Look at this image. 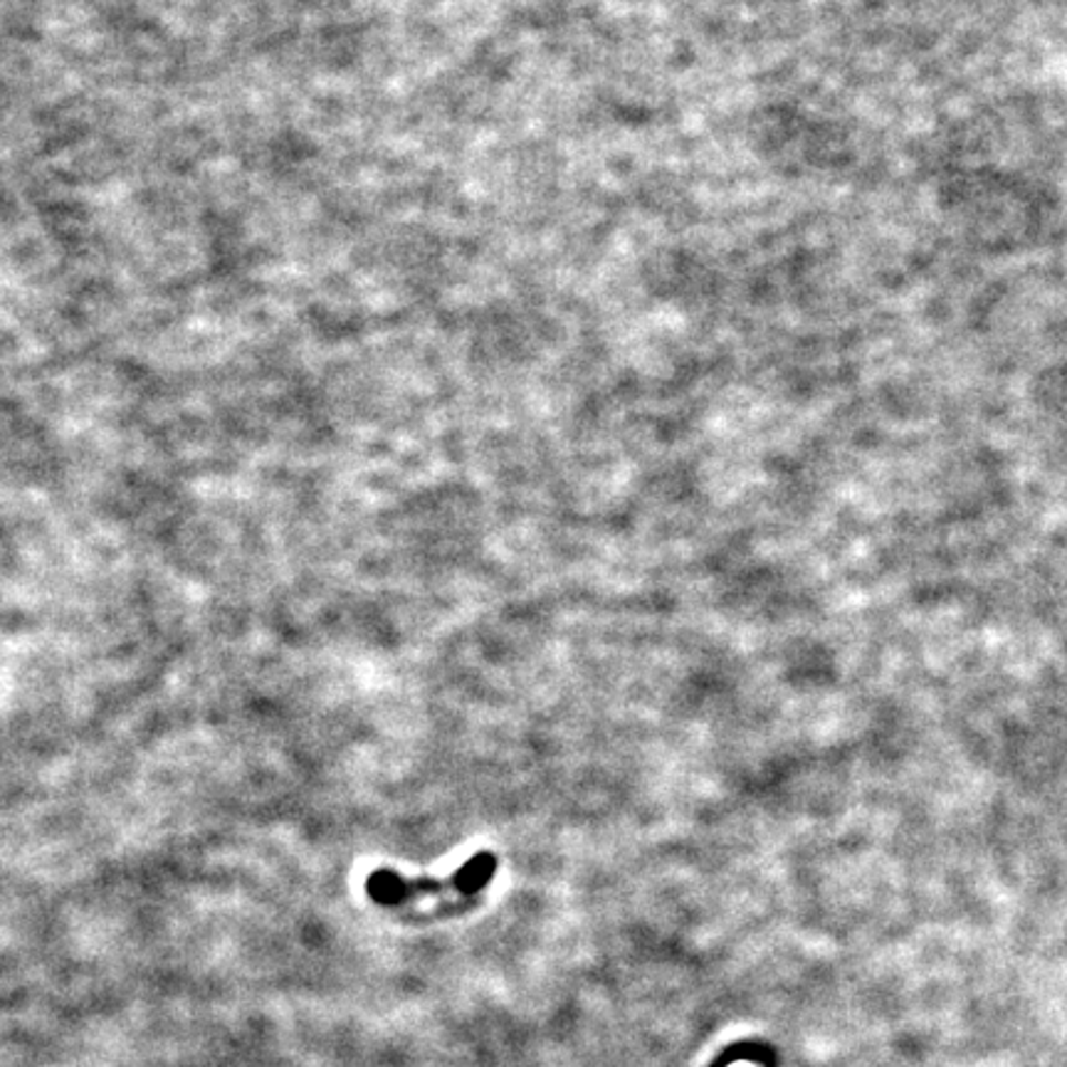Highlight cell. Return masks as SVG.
I'll return each mask as SVG.
<instances>
[{
	"label": "cell",
	"mask_w": 1067,
	"mask_h": 1067,
	"mask_svg": "<svg viewBox=\"0 0 1067 1067\" xmlns=\"http://www.w3.org/2000/svg\"><path fill=\"white\" fill-rule=\"evenodd\" d=\"M497 874V858L493 852H477L465 860L460 868L447 878H405L389 868L373 870L366 880L369 898L381 907H401L423 898H441V894H460L469 898L485 888Z\"/></svg>",
	"instance_id": "6da1fadb"
}]
</instances>
